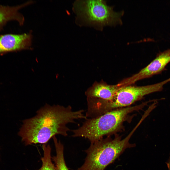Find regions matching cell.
I'll return each instance as SVG.
<instances>
[{"label":"cell","instance_id":"cell-1","mask_svg":"<svg viewBox=\"0 0 170 170\" xmlns=\"http://www.w3.org/2000/svg\"><path fill=\"white\" fill-rule=\"evenodd\" d=\"M84 112L83 110H74L70 105L46 104L34 117L23 121L18 135L26 145L45 144L56 135L67 136L70 130L68 124L87 119Z\"/></svg>","mask_w":170,"mask_h":170},{"label":"cell","instance_id":"cell-2","mask_svg":"<svg viewBox=\"0 0 170 170\" xmlns=\"http://www.w3.org/2000/svg\"><path fill=\"white\" fill-rule=\"evenodd\" d=\"M146 105V103L143 102L113 110L95 118H87L81 127L72 130V136L84 137L93 143L115 132L128 119L130 113L142 110Z\"/></svg>","mask_w":170,"mask_h":170},{"label":"cell","instance_id":"cell-3","mask_svg":"<svg viewBox=\"0 0 170 170\" xmlns=\"http://www.w3.org/2000/svg\"><path fill=\"white\" fill-rule=\"evenodd\" d=\"M133 129L125 138L116 136L113 139L110 136L91 143L86 150L87 156L83 164L76 170H104L127 149L135 147L129 141L135 131Z\"/></svg>","mask_w":170,"mask_h":170},{"label":"cell","instance_id":"cell-4","mask_svg":"<svg viewBox=\"0 0 170 170\" xmlns=\"http://www.w3.org/2000/svg\"><path fill=\"white\" fill-rule=\"evenodd\" d=\"M113 6L108 5L104 0H80L75 1L73 10L78 25L93 27L102 30L106 26L122 23L123 11L116 12Z\"/></svg>","mask_w":170,"mask_h":170},{"label":"cell","instance_id":"cell-5","mask_svg":"<svg viewBox=\"0 0 170 170\" xmlns=\"http://www.w3.org/2000/svg\"><path fill=\"white\" fill-rule=\"evenodd\" d=\"M170 81V78L154 84L142 86L129 85L121 87L111 101L102 100L98 104L99 112L103 114L115 109L130 106L144 96L160 91L164 85Z\"/></svg>","mask_w":170,"mask_h":170},{"label":"cell","instance_id":"cell-6","mask_svg":"<svg viewBox=\"0 0 170 170\" xmlns=\"http://www.w3.org/2000/svg\"><path fill=\"white\" fill-rule=\"evenodd\" d=\"M170 62V49L160 52L148 65L137 73L126 78L127 84L130 85L139 80L161 73Z\"/></svg>","mask_w":170,"mask_h":170},{"label":"cell","instance_id":"cell-7","mask_svg":"<svg viewBox=\"0 0 170 170\" xmlns=\"http://www.w3.org/2000/svg\"><path fill=\"white\" fill-rule=\"evenodd\" d=\"M32 38L30 33L0 35V55L30 49Z\"/></svg>","mask_w":170,"mask_h":170},{"label":"cell","instance_id":"cell-8","mask_svg":"<svg viewBox=\"0 0 170 170\" xmlns=\"http://www.w3.org/2000/svg\"><path fill=\"white\" fill-rule=\"evenodd\" d=\"M120 87L118 84L111 85L102 81L96 82L87 90L85 94L87 97L111 101Z\"/></svg>","mask_w":170,"mask_h":170},{"label":"cell","instance_id":"cell-9","mask_svg":"<svg viewBox=\"0 0 170 170\" xmlns=\"http://www.w3.org/2000/svg\"><path fill=\"white\" fill-rule=\"evenodd\" d=\"M29 4V2L15 6L3 5L0 4V31L2 30L7 23L10 21H16L20 25H22L24 18L19 10Z\"/></svg>","mask_w":170,"mask_h":170},{"label":"cell","instance_id":"cell-10","mask_svg":"<svg viewBox=\"0 0 170 170\" xmlns=\"http://www.w3.org/2000/svg\"><path fill=\"white\" fill-rule=\"evenodd\" d=\"M56 151V155L51 157L56 170H69L65 163L64 155V147L55 136L53 137Z\"/></svg>","mask_w":170,"mask_h":170},{"label":"cell","instance_id":"cell-11","mask_svg":"<svg viewBox=\"0 0 170 170\" xmlns=\"http://www.w3.org/2000/svg\"><path fill=\"white\" fill-rule=\"evenodd\" d=\"M43 156L41 159L42 164L38 170H56L54 164L52 161L51 148L49 144H44L42 145Z\"/></svg>","mask_w":170,"mask_h":170},{"label":"cell","instance_id":"cell-12","mask_svg":"<svg viewBox=\"0 0 170 170\" xmlns=\"http://www.w3.org/2000/svg\"><path fill=\"white\" fill-rule=\"evenodd\" d=\"M167 164L169 170H170V155L169 159L167 163Z\"/></svg>","mask_w":170,"mask_h":170}]
</instances>
